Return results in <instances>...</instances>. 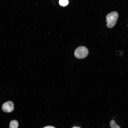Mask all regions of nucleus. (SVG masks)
Instances as JSON below:
<instances>
[{
  "label": "nucleus",
  "instance_id": "obj_3",
  "mask_svg": "<svg viewBox=\"0 0 128 128\" xmlns=\"http://www.w3.org/2000/svg\"><path fill=\"white\" fill-rule=\"evenodd\" d=\"M2 108L4 112L10 113L12 112L14 110V104L12 101H9L3 104Z\"/></svg>",
  "mask_w": 128,
  "mask_h": 128
},
{
  "label": "nucleus",
  "instance_id": "obj_6",
  "mask_svg": "<svg viewBox=\"0 0 128 128\" xmlns=\"http://www.w3.org/2000/svg\"><path fill=\"white\" fill-rule=\"evenodd\" d=\"M68 0H59V3L61 6L64 7L67 5L69 4Z\"/></svg>",
  "mask_w": 128,
  "mask_h": 128
},
{
  "label": "nucleus",
  "instance_id": "obj_7",
  "mask_svg": "<svg viewBox=\"0 0 128 128\" xmlns=\"http://www.w3.org/2000/svg\"><path fill=\"white\" fill-rule=\"evenodd\" d=\"M43 128H55L54 127L51 126H48L45 127Z\"/></svg>",
  "mask_w": 128,
  "mask_h": 128
},
{
  "label": "nucleus",
  "instance_id": "obj_1",
  "mask_svg": "<svg viewBox=\"0 0 128 128\" xmlns=\"http://www.w3.org/2000/svg\"><path fill=\"white\" fill-rule=\"evenodd\" d=\"M118 17V14L116 11H113L108 14L106 16V26L108 27L111 28L116 24Z\"/></svg>",
  "mask_w": 128,
  "mask_h": 128
},
{
  "label": "nucleus",
  "instance_id": "obj_9",
  "mask_svg": "<svg viewBox=\"0 0 128 128\" xmlns=\"http://www.w3.org/2000/svg\"></svg>",
  "mask_w": 128,
  "mask_h": 128
},
{
  "label": "nucleus",
  "instance_id": "obj_5",
  "mask_svg": "<svg viewBox=\"0 0 128 128\" xmlns=\"http://www.w3.org/2000/svg\"><path fill=\"white\" fill-rule=\"evenodd\" d=\"M110 125L111 128H120V127L117 124L115 121L113 120L111 121Z\"/></svg>",
  "mask_w": 128,
  "mask_h": 128
},
{
  "label": "nucleus",
  "instance_id": "obj_2",
  "mask_svg": "<svg viewBox=\"0 0 128 128\" xmlns=\"http://www.w3.org/2000/svg\"><path fill=\"white\" fill-rule=\"evenodd\" d=\"M88 54V51L87 48L84 46L78 47L75 50L74 55L75 57L79 59L84 58L87 57Z\"/></svg>",
  "mask_w": 128,
  "mask_h": 128
},
{
  "label": "nucleus",
  "instance_id": "obj_8",
  "mask_svg": "<svg viewBox=\"0 0 128 128\" xmlns=\"http://www.w3.org/2000/svg\"><path fill=\"white\" fill-rule=\"evenodd\" d=\"M72 128H81L79 127H73Z\"/></svg>",
  "mask_w": 128,
  "mask_h": 128
},
{
  "label": "nucleus",
  "instance_id": "obj_4",
  "mask_svg": "<svg viewBox=\"0 0 128 128\" xmlns=\"http://www.w3.org/2000/svg\"><path fill=\"white\" fill-rule=\"evenodd\" d=\"M18 121L15 120L11 121L10 123L9 128H18Z\"/></svg>",
  "mask_w": 128,
  "mask_h": 128
}]
</instances>
